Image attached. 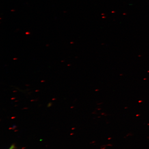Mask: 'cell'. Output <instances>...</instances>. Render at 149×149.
<instances>
[{
    "label": "cell",
    "instance_id": "6da1fadb",
    "mask_svg": "<svg viewBox=\"0 0 149 149\" xmlns=\"http://www.w3.org/2000/svg\"><path fill=\"white\" fill-rule=\"evenodd\" d=\"M14 146H12L10 147V148H9V149H14Z\"/></svg>",
    "mask_w": 149,
    "mask_h": 149
}]
</instances>
